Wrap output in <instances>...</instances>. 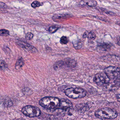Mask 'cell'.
I'll return each mask as SVG.
<instances>
[{"instance_id":"6da1fadb","label":"cell","mask_w":120,"mask_h":120,"mask_svg":"<svg viewBox=\"0 0 120 120\" xmlns=\"http://www.w3.org/2000/svg\"><path fill=\"white\" fill-rule=\"evenodd\" d=\"M60 100L58 98L52 97H46L41 99L40 101V105L47 109L52 110L58 108Z\"/></svg>"},{"instance_id":"7a4b0ae2","label":"cell","mask_w":120,"mask_h":120,"mask_svg":"<svg viewBox=\"0 0 120 120\" xmlns=\"http://www.w3.org/2000/svg\"><path fill=\"white\" fill-rule=\"evenodd\" d=\"M95 116L101 119H115L118 116L117 111L109 108H104L98 109L95 112Z\"/></svg>"},{"instance_id":"3957f363","label":"cell","mask_w":120,"mask_h":120,"mask_svg":"<svg viewBox=\"0 0 120 120\" xmlns=\"http://www.w3.org/2000/svg\"><path fill=\"white\" fill-rule=\"evenodd\" d=\"M66 95L73 99L81 98L84 97L86 95L85 90L81 88H70L65 91Z\"/></svg>"},{"instance_id":"277c9868","label":"cell","mask_w":120,"mask_h":120,"mask_svg":"<svg viewBox=\"0 0 120 120\" xmlns=\"http://www.w3.org/2000/svg\"><path fill=\"white\" fill-rule=\"evenodd\" d=\"M76 65L77 63L75 60L68 58L64 60H61L56 62L54 64L53 68L56 71L63 68H73Z\"/></svg>"},{"instance_id":"5b68a950","label":"cell","mask_w":120,"mask_h":120,"mask_svg":"<svg viewBox=\"0 0 120 120\" xmlns=\"http://www.w3.org/2000/svg\"><path fill=\"white\" fill-rule=\"evenodd\" d=\"M22 112L25 115L31 118L38 117L41 114V111L38 108L30 105L23 107Z\"/></svg>"},{"instance_id":"8992f818","label":"cell","mask_w":120,"mask_h":120,"mask_svg":"<svg viewBox=\"0 0 120 120\" xmlns=\"http://www.w3.org/2000/svg\"><path fill=\"white\" fill-rule=\"evenodd\" d=\"M104 72L110 79L116 80L120 77V68L115 66L106 67L104 69Z\"/></svg>"},{"instance_id":"52a82bcc","label":"cell","mask_w":120,"mask_h":120,"mask_svg":"<svg viewBox=\"0 0 120 120\" xmlns=\"http://www.w3.org/2000/svg\"><path fill=\"white\" fill-rule=\"evenodd\" d=\"M110 78L104 72L99 73L96 75L94 80L99 86H103L109 84L110 82Z\"/></svg>"},{"instance_id":"ba28073f","label":"cell","mask_w":120,"mask_h":120,"mask_svg":"<svg viewBox=\"0 0 120 120\" xmlns=\"http://www.w3.org/2000/svg\"><path fill=\"white\" fill-rule=\"evenodd\" d=\"M17 44L20 47L26 49L28 51L34 53L37 52V50L35 47L24 41H19L17 42Z\"/></svg>"},{"instance_id":"9c48e42d","label":"cell","mask_w":120,"mask_h":120,"mask_svg":"<svg viewBox=\"0 0 120 120\" xmlns=\"http://www.w3.org/2000/svg\"><path fill=\"white\" fill-rule=\"evenodd\" d=\"M72 105V102L66 99H62L60 100V105L58 109L61 110H66L70 108Z\"/></svg>"},{"instance_id":"30bf717a","label":"cell","mask_w":120,"mask_h":120,"mask_svg":"<svg viewBox=\"0 0 120 120\" xmlns=\"http://www.w3.org/2000/svg\"><path fill=\"white\" fill-rule=\"evenodd\" d=\"M82 37L84 38H87L90 40H94L96 38V36L95 33L93 32L87 31L84 33Z\"/></svg>"},{"instance_id":"8fae6325","label":"cell","mask_w":120,"mask_h":120,"mask_svg":"<svg viewBox=\"0 0 120 120\" xmlns=\"http://www.w3.org/2000/svg\"><path fill=\"white\" fill-rule=\"evenodd\" d=\"M111 46L112 45L110 44H109V43L101 42L98 43V46L102 50L105 51H106L108 50H109L110 49Z\"/></svg>"},{"instance_id":"7c38bea8","label":"cell","mask_w":120,"mask_h":120,"mask_svg":"<svg viewBox=\"0 0 120 120\" xmlns=\"http://www.w3.org/2000/svg\"><path fill=\"white\" fill-rule=\"evenodd\" d=\"M24 61L22 57H19L15 64V68L18 69L21 68L24 65Z\"/></svg>"},{"instance_id":"4fadbf2b","label":"cell","mask_w":120,"mask_h":120,"mask_svg":"<svg viewBox=\"0 0 120 120\" xmlns=\"http://www.w3.org/2000/svg\"><path fill=\"white\" fill-rule=\"evenodd\" d=\"M73 44L74 48L76 49H79L82 46V42L80 40H75L73 42Z\"/></svg>"},{"instance_id":"5bb4252c","label":"cell","mask_w":120,"mask_h":120,"mask_svg":"<svg viewBox=\"0 0 120 120\" xmlns=\"http://www.w3.org/2000/svg\"><path fill=\"white\" fill-rule=\"evenodd\" d=\"M8 68V64L5 61L3 60H0V69L3 71H5Z\"/></svg>"},{"instance_id":"9a60e30c","label":"cell","mask_w":120,"mask_h":120,"mask_svg":"<svg viewBox=\"0 0 120 120\" xmlns=\"http://www.w3.org/2000/svg\"><path fill=\"white\" fill-rule=\"evenodd\" d=\"M3 105L5 107L9 108L12 106L13 105V103L11 99H6L4 101Z\"/></svg>"},{"instance_id":"2e32d148","label":"cell","mask_w":120,"mask_h":120,"mask_svg":"<svg viewBox=\"0 0 120 120\" xmlns=\"http://www.w3.org/2000/svg\"><path fill=\"white\" fill-rule=\"evenodd\" d=\"M68 15H56L53 16V19L54 20V21L56 20H60L61 18H62V19H64L66 17H68Z\"/></svg>"},{"instance_id":"e0dca14e","label":"cell","mask_w":120,"mask_h":120,"mask_svg":"<svg viewBox=\"0 0 120 120\" xmlns=\"http://www.w3.org/2000/svg\"><path fill=\"white\" fill-rule=\"evenodd\" d=\"M10 35V32L8 30L5 29L0 30V36H7Z\"/></svg>"},{"instance_id":"ac0fdd59","label":"cell","mask_w":120,"mask_h":120,"mask_svg":"<svg viewBox=\"0 0 120 120\" xmlns=\"http://www.w3.org/2000/svg\"><path fill=\"white\" fill-rule=\"evenodd\" d=\"M60 28V27L57 25H53L50 27L49 28V31L51 33H54L56 32L58 29Z\"/></svg>"},{"instance_id":"d6986e66","label":"cell","mask_w":120,"mask_h":120,"mask_svg":"<svg viewBox=\"0 0 120 120\" xmlns=\"http://www.w3.org/2000/svg\"><path fill=\"white\" fill-rule=\"evenodd\" d=\"M86 4L91 7H94L97 4V2L94 0H91L86 3Z\"/></svg>"},{"instance_id":"ffe728a7","label":"cell","mask_w":120,"mask_h":120,"mask_svg":"<svg viewBox=\"0 0 120 120\" xmlns=\"http://www.w3.org/2000/svg\"><path fill=\"white\" fill-rule=\"evenodd\" d=\"M43 5V3H41L37 1H34L32 3L31 6L33 8H36L42 6Z\"/></svg>"},{"instance_id":"44dd1931","label":"cell","mask_w":120,"mask_h":120,"mask_svg":"<svg viewBox=\"0 0 120 120\" xmlns=\"http://www.w3.org/2000/svg\"><path fill=\"white\" fill-rule=\"evenodd\" d=\"M68 42V38L66 36H63L61 38L60 42L61 44H67Z\"/></svg>"},{"instance_id":"7402d4cb","label":"cell","mask_w":120,"mask_h":120,"mask_svg":"<svg viewBox=\"0 0 120 120\" xmlns=\"http://www.w3.org/2000/svg\"><path fill=\"white\" fill-rule=\"evenodd\" d=\"M34 37V35L31 32H28L26 34V39L27 40H31Z\"/></svg>"},{"instance_id":"603a6c76","label":"cell","mask_w":120,"mask_h":120,"mask_svg":"<svg viewBox=\"0 0 120 120\" xmlns=\"http://www.w3.org/2000/svg\"><path fill=\"white\" fill-rule=\"evenodd\" d=\"M117 43L118 45L120 46V36L118 37L117 38Z\"/></svg>"},{"instance_id":"cb8c5ba5","label":"cell","mask_w":120,"mask_h":120,"mask_svg":"<svg viewBox=\"0 0 120 120\" xmlns=\"http://www.w3.org/2000/svg\"><path fill=\"white\" fill-rule=\"evenodd\" d=\"M5 4L2 2H0V8H3L5 6Z\"/></svg>"},{"instance_id":"d4e9b609","label":"cell","mask_w":120,"mask_h":120,"mask_svg":"<svg viewBox=\"0 0 120 120\" xmlns=\"http://www.w3.org/2000/svg\"><path fill=\"white\" fill-rule=\"evenodd\" d=\"M116 96H117V98L118 99V100H120V94H118Z\"/></svg>"},{"instance_id":"484cf974","label":"cell","mask_w":120,"mask_h":120,"mask_svg":"<svg viewBox=\"0 0 120 120\" xmlns=\"http://www.w3.org/2000/svg\"><path fill=\"white\" fill-rule=\"evenodd\" d=\"M22 120V119H19V120Z\"/></svg>"}]
</instances>
